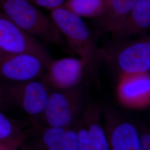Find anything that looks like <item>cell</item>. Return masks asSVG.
I'll use <instances>...</instances> for the list:
<instances>
[{"mask_svg": "<svg viewBox=\"0 0 150 150\" xmlns=\"http://www.w3.org/2000/svg\"><path fill=\"white\" fill-rule=\"evenodd\" d=\"M6 101L7 100L6 99L5 96H4V94L0 87V108L4 106Z\"/></svg>", "mask_w": 150, "mask_h": 150, "instance_id": "obj_19", "label": "cell"}, {"mask_svg": "<svg viewBox=\"0 0 150 150\" xmlns=\"http://www.w3.org/2000/svg\"><path fill=\"white\" fill-rule=\"evenodd\" d=\"M98 105L88 103L73 127L77 136L79 150H110L107 134L101 122Z\"/></svg>", "mask_w": 150, "mask_h": 150, "instance_id": "obj_8", "label": "cell"}, {"mask_svg": "<svg viewBox=\"0 0 150 150\" xmlns=\"http://www.w3.org/2000/svg\"><path fill=\"white\" fill-rule=\"evenodd\" d=\"M48 64L28 53H0V78L10 82H22L41 78Z\"/></svg>", "mask_w": 150, "mask_h": 150, "instance_id": "obj_6", "label": "cell"}, {"mask_svg": "<svg viewBox=\"0 0 150 150\" xmlns=\"http://www.w3.org/2000/svg\"><path fill=\"white\" fill-rule=\"evenodd\" d=\"M105 115L110 150H139V129L112 111Z\"/></svg>", "mask_w": 150, "mask_h": 150, "instance_id": "obj_11", "label": "cell"}, {"mask_svg": "<svg viewBox=\"0 0 150 150\" xmlns=\"http://www.w3.org/2000/svg\"><path fill=\"white\" fill-rule=\"evenodd\" d=\"M0 11L23 31L36 39L61 45L62 34L51 18L28 0H0Z\"/></svg>", "mask_w": 150, "mask_h": 150, "instance_id": "obj_1", "label": "cell"}, {"mask_svg": "<svg viewBox=\"0 0 150 150\" xmlns=\"http://www.w3.org/2000/svg\"><path fill=\"white\" fill-rule=\"evenodd\" d=\"M138 0H105L103 10L97 18L102 30L113 33L120 26Z\"/></svg>", "mask_w": 150, "mask_h": 150, "instance_id": "obj_14", "label": "cell"}, {"mask_svg": "<svg viewBox=\"0 0 150 150\" xmlns=\"http://www.w3.org/2000/svg\"><path fill=\"white\" fill-rule=\"evenodd\" d=\"M11 150V149H8V148H5V149H2V150Z\"/></svg>", "mask_w": 150, "mask_h": 150, "instance_id": "obj_21", "label": "cell"}, {"mask_svg": "<svg viewBox=\"0 0 150 150\" xmlns=\"http://www.w3.org/2000/svg\"><path fill=\"white\" fill-rule=\"evenodd\" d=\"M105 0H67L63 7L80 17L97 18L102 13Z\"/></svg>", "mask_w": 150, "mask_h": 150, "instance_id": "obj_15", "label": "cell"}, {"mask_svg": "<svg viewBox=\"0 0 150 150\" xmlns=\"http://www.w3.org/2000/svg\"><path fill=\"white\" fill-rule=\"evenodd\" d=\"M150 27V0H138L118 29L113 40L118 42L128 38L144 36Z\"/></svg>", "mask_w": 150, "mask_h": 150, "instance_id": "obj_12", "label": "cell"}, {"mask_svg": "<svg viewBox=\"0 0 150 150\" xmlns=\"http://www.w3.org/2000/svg\"><path fill=\"white\" fill-rule=\"evenodd\" d=\"M5 148H7V147H6L5 146H4V145H2L0 144V150H2L3 149H5Z\"/></svg>", "mask_w": 150, "mask_h": 150, "instance_id": "obj_20", "label": "cell"}, {"mask_svg": "<svg viewBox=\"0 0 150 150\" xmlns=\"http://www.w3.org/2000/svg\"><path fill=\"white\" fill-rule=\"evenodd\" d=\"M16 125L0 111V144L13 150L20 138Z\"/></svg>", "mask_w": 150, "mask_h": 150, "instance_id": "obj_16", "label": "cell"}, {"mask_svg": "<svg viewBox=\"0 0 150 150\" xmlns=\"http://www.w3.org/2000/svg\"><path fill=\"white\" fill-rule=\"evenodd\" d=\"M139 150H150V134L147 129L139 131Z\"/></svg>", "mask_w": 150, "mask_h": 150, "instance_id": "obj_18", "label": "cell"}, {"mask_svg": "<svg viewBox=\"0 0 150 150\" xmlns=\"http://www.w3.org/2000/svg\"><path fill=\"white\" fill-rule=\"evenodd\" d=\"M34 150H79L78 139L72 127H44L37 136Z\"/></svg>", "mask_w": 150, "mask_h": 150, "instance_id": "obj_13", "label": "cell"}, {"mask_svg": "<svg viewBox=\"0 0 150 150\" xmlns=\"http://www.w3.org/2000/svg\"><path fill=\"white\" fill-rule=\"evenodd\" d=\"M38 7H41L51 11L62 7L65 0H28Z\"/></svg>", "mask_w": 150, "mask_h": 150, "instance_id": "obj_17", "label": "cell"}, {"mask_svg": "<svg viewBox=\"0 0 150 150\" xmlns=\"http://www.w3.org/2000/svg\"><path fill=\"white\" fill-rule=\"evenodd\" d=\"M7 101L15 103L31 116L42 115L51 90L41 80L10 82L0 86Z\"/></svg>", "mask_w": 150, "mask_h": 150, "instance_id": "obj_4", "label": "cell"}, {"mask_svg": "<svg viewBox=\"0 0 150 150\" xmlns=\"http://www.w3.org/2000/svg\"><path fill=\"white\" fill-rule=\"evenodd\" d=\"M112 55L113 64L121 75L150 72V37L125 43L118 42Z\"/></svg>", "mask_w": 150, "mask_h": 150, "instance_id": "obj_9", "label": "cell"}, {"mask_svg": "<svg viewBox=\"0 0 150 150\" xmlns=\"http://www.w3.org/2000/svg\"><path fill=\"white\" fill-rule=\"evenodd\" d=\"M92 61L72 57L51 60L41 80L55 90L69 89L79 86Z\"/></svg>", "mask_w": 150, "mask_h": 150, "instance_id": "obj_7", "label": "cell"}, {"mask_svg": "<svg viewBox=\"0 0 150 150\" xmlns=\"http://www.w3.org/2000/svg\"><path fill=\"white\" fill-rule=\"evenodd\" d=\"M0 53L33 54L49 63L48 52L36 38L27 34L0 11Z\"/></svg>", "mask_w": 150, "mask_h": 150, "instance_id": "obj_5", "label": "cell"}, {"mask_svg": "<svg viewBox=\"0 0 150 150\" xmlns=\"http://www.w3.org/2000/svg\"><path fill=\"white\" fill-rule=\"evenodd\" d=\"M120 102L129 107L139 108L150 104V72L123 74L117 86Z\"/></svg>", "mask_w": 150, "mask_h": 150, "instance_id": "obj_10", "label": "cell"}, {"mask_svg": "<svg viewBox=\"0 0 150 150\" xmlns=\"http://www.w3.org/2000/svg\"><path fill=\"white\" fill-rule=\"evenodd\" d=\"M87 105L86 91L81 85L69 89H54L41 116L47 127H72Z\"/></svg>", "mask_w": 150, "mask_h": 150, "instance_id": "obj_2", "label": "cell"}, {"mask_svg": "<svg viewBox=\"0 0 150 150\" xmlns=\"http://www.w3.org/2000/svg\"><path fill=\"white\" fill-rule=\"evenodd\" d=\"M51 18L66 38L70 48L80 58L94 60L103 54L80 16L63 7L51 11Z\"/></svg>", "mask_w": 150, "mask_h": 150, "instance_id": "obj_3", "label": "cell"}]
</instances>
